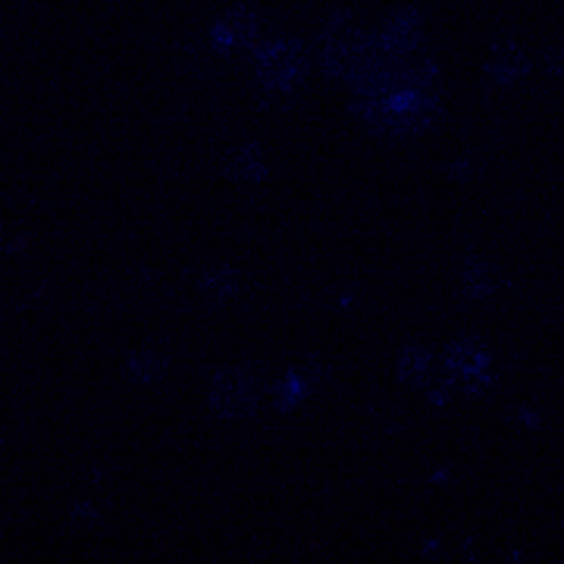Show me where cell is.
I'll list each match as a JSON object with an SVG mask.
<instances>
[{
	"label": "cell",
	"instance_id": "5",
	"mask_svg": "<svg viewBox=\"0 0 564 564\" xmlns=\"http://www.w3.org/2000/svg\"><path fill=\"white\" fill-rule=\"evenodd\" d=\"M254 41V20L248 13H232L217 25V44L226 47V51H242Z\"/></svg>",
	"mask_w": 564,
	"mask_h": 564
},
{
	"label": "cell",
	"instance_id": "9",
	"mask_svg": "<svg viewBox=\"0 0 564 564\" xmlns=\"http://www.w3.org/2000/svg\"><path fill=\"white\" fill-rule=\"evenodd\" d=\"M263 170H267V163H263V154L254 144L239 148V151L229 158V173H232L236 180H261Z\"/></svg>",
	"mask_w": 564,
	"mask_h": 564
},
{
	"label": "cell",
	"instance_id": "6",
	"mask_svg": "<svg viewBox=\"0 0 564 564\" xmlns=\"http://www.w3.org/2000/svg\"><path fill=\"white\" fill-rule=\"evenodd\" d=\"M202 292L207 302H229L236 292H239V273L229 270V267H217V270H207L202 276Z\"/></svg>",
	"mask_w": 564,
	"mask_h": 564
},
{
	"label": "cell",
	"instance_id": "1",
	"mask_svg": "<svg viewBox=\"0 0 564 564\" xmlns=\"http://www.w3.org/2000/svg\"><path fill=\"white\" fill-rule=\"evenodd\" d=\"M443 370L452 386H462L464 392L477 395L489 386V351L477 339H458L448 345Z\"/></svg>",
	"mask_w": 564,
	"mask_h": 564
},
{
	"label": "cell",
	"instance_id": "7",
	"mask_svg": "<svg viewBox=\"0 0 564 564\" xmlns=\"http://www.w3.org/2000/svg\"><path fill=\"white\" fill-rule=\"evenodd\" d=\"M129 377L135 383H148V380H158L163 370H166V355H161L158 348H139L129 355V364H126Z\"/></svg>",
	"mask_w": 564,
	"mask_h": 564
},
{
	"label": "cell",
	"instance_id": "4",
	"mask_svg": "<svg viewBox=\"0 0 564 564\" xmlns=\"http://www.w3.org/2000/svg\"><path fill=\"white\" fill-rule=\"evenodd\" d=\"M527 54L518 47V44H502V47H496L492 51V57H489V76L496 82H502V85H508V82L521 79L527 73Z\"/></svg>",
	"mask_w": 564,
	"mask_h": 564
},
{
	"label": "cell",
	"instance_id": "3",
	"mask_svg": "<svg viewBox=\"0 0 564 564\" xmlns=\"http://www.w3.org/2000/svg\"><path fill=\"white\" fill-rule=\"evenodd\" d=\"M304 76V57L299 44L273 41L258 51V79L270 91H292Z\"/></svg>",
	"mask_w": 564,
	"mask_h": 564
},
{
	"label": "cell",
	"instance_id": "2",
	"mask_svg": "<svg viewBox=\"0 0 564 564\" xmlns=\"http://www.w3.org/2000/svg\"><path fill=\"white\" fill-rule=\"evenodd\" d=\"M210 408L226 421H242L258 411V386L245 370H220L210 383Z\"/></svg>",
	"mask_w": 564,
	"mask_h": 564
},
{
	"label": "cell",
	"instance_id": "11",
	"mask_svg": "<svg viewBox=\"0 0 564 564\" xmlns=\"http://www.w3.org/2000/svg\"><path fill=\"white\" fill-rule=\"evenodd\" d=\"M304 392H307V380H304L302 373H289V377L276 386V402H280V408H292V404L302 402Z\"/></svg>",
	"mask_w": 564,
	"mask_h": 564
},
{
	"label": "cell",
	"instance_id": "8",
	"mask_svg": "<svg viewBox=\"0 0 564 564\" xmlns=\"http://www.w3.org/2000/svg\"><path fill=\"white\" fill-rule=\"evenodd\" d=\"M430 373H433L430 351H423V348H404L402 355H399V377H402L404 383L423 386L430 380Z\"/></svg>",
	"mask_w": 564,
	"mask_h": 564
},
{
	"label": "cell",
	"instance_id": "10",
	"mask_svg": "<svg viewBox=\"0 0 564 564\" xmlns=\"http://www.w3.org/2000/svg\"><path fill=\"white\" fill-rule=\"evenodd\" d=\"M492 289H496V276L486 263H470L464 270V292L470 299H486V295H492Z\"/></svg>",
	"mask_w": 564,
	"mask_h": 564
}]
</instances>
